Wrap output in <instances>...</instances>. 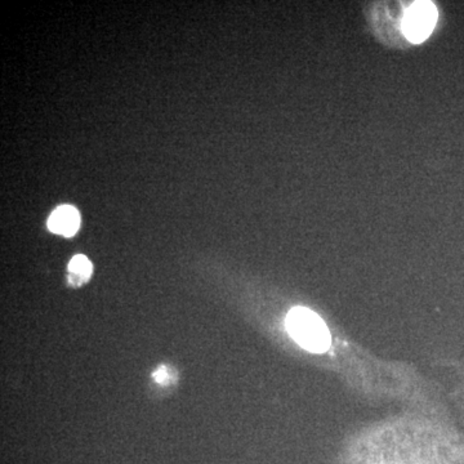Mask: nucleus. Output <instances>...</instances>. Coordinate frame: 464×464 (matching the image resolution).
<instances>
[{
  "label": "nucleus",
  "instance_id": "nucleus-5",
  "mask_svg": "<svg viewBox=\"0 0 464 464\" xmlns=\"http://www.w3.org/2000/svg\"><path fill=\"white\" fill-rule=\"evenodd\" d=\"M152 377L160 384H168L170 378H172V374H170V370L167 367H160L156 371H154Z\"/></svg>",
  "mask_w": 464,
  "mask_h": 464
},
{
  "label": "nucleus",
  "instance_id": "nucleus-3",
  "mask_svg": "<svg viewBox=\"0 0 464 464\" xmlns=\"http://www.w3.org/2000/svg\"><path fill=\"white\" fill-rule=\"evenodd\" d=\"M80 227V214L71 205H61L53 211L48 220V229L53 233L74 236Z\"/></svg>",
  "mask_w": 464,
  "mask_h": 464
},
{
  "label": "nucleus",
  "instance_id": "nucleus-2",
  "mask_svg": "<svg viewBox=\"0 0 464 464\" xmlns=\"http://www.w3.org/2000/svg\"><path fill=\"white\" fill-rule=\"evenodd\" d=\"M439 19L437 8L432 1H412L402 20V32L412 44L424 42L433 32Z\"/></svg>",
  "mask_w": 464,
  "mask_h": 464
},
{
  "label": "nucleus",
  "instance_id": "nucleus-1",
  "mask_svg": "<svg viewBox=\"0 0 464 464\" xmlns=\"http://www.w3.org/2000/svg\"><path fill=\"white\" fill-rule=\"evenodd\" d=\"M286 330L301 347L323 353L330 347V333L321 317L305 307H294L285 320Z\"/></svg>",
  "mask_w": 464,
  "mask_h": 464
},
{
  "label": "nucleus",
  "instance_id": "nucleus-4",
  "mask_svg": "<svg viewBox=\"0 0 464 464\" xmlns=\"http://www.w3.org/2000/svg\"><path fill=\"white\" fill-rule=\"evenodd\" d=\"M92 272H93L92 262L83 254H78L73 257V259L69 264L67 281L74 288L82 286L91 279Z\"/></svg>",
  "mask_w": 464,
  "mask_h": 464
}]
</instances>
